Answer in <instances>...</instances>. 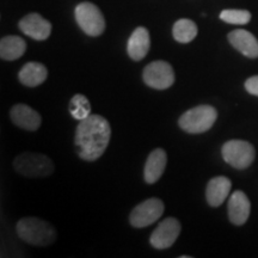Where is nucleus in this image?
<instances>
[{
    "label": "nucleus",
    "mask_w": 258,
    "mask_h": 258,
    "mask_svg": "<svg viewBox=\"0 0 258 258\" xmlns=\"http://www.w3.org/2000/svg\"><path fill=\"white\" fill-rule=\"evenodd\" d=\"M228 41L238 51L250 59L258 57V41L252 34L243 29L231 31L228 34Z\"/></svg>",
    "instance_id": "obj_13"
},
{
    "label": "nucleus",
    "mask_w": 258,
    "mask_h": 258,
    "mask_svg": "<svg viewBox=\"0 0 258 258\" xmlns=\"http://www.w3.org/2000/svg\"><path fill=\"white\" fill-rule=\"evenodd\" d=\"M245 89L246 91L253 96H258V76L251 77L245 82Z\"/></svg>",
    "instance_id": "obj_22"
},
{
    "label": "nucleus",
    "mask_w": 258,
    "mask_h": 258,
    "mask_svg": "<svg viewBox=\"0 0 258 258\" xmlns=\"http://www.w3.org/2000/svg\"><path fill=\"white\" fill-rule=\"evenodd\" d=\"M218 118L217 109L211 105H199L189 109L179 117L178 124L190 134H201L208 132Z\"/></svg>",
    "instance_id": "obj_3"
},
{
    "label": "nucleus",
    "mask_w": 258,
    "mask_h": 258,
    "mask_svg": "<svg viewBox=\"0 0 258 258\" xmlns=\"http://www.w3.org/2000/svg\"><path fill=\"white\" fill-rule=\"evenodd\" d=\"M10 117L14 124L29 132L37 131L42 123L41 115L27 104H16L12 106Z\"/></svg>",
    "instance_id": "obj_11"
},
{
    "label": "nucleus",
    "mask_w": 258,
    "mask_h": 258,
    "mask_svg": "<svg viewBox=\"0 0 258 258\" xmlns=\"http://www.w3.org/2000/svg\"><path fill=\"white\" fill-rule=\"evenodd\" d=\"M70 112L74 120H85L91 115V104L84 95H76L70 102Z\"/></svg>",
    "instance_id": "obj_20"
},
{
    "label": "nucleus",
    "mask_w": 258,
    "mask_h": 258,
    "mask_svg": "<svg viewBox=\"0 0 258 258\" xmlns=\"http://www.w3.org/2000/svg\"><path fill=\"white\" fill-rule=\"evenodd\" d=\"M256 151L250 143L244 140H230L222 146V158L235 169H246L253 163Z\"/></svg>",
    "instance_id": "obj_6"
},
{
    "label": "nucleus",
    "mask_w": 258,
    "mask_h": 258,
    "mask_svg": "<svg viewBox=\"0 0 258 258\" xmlns=\"http://www.w3.org/2000/svg\"><path fill=\"white\" fill-rule=\"evenodd\" d=\"M22 32L36 41H44L49 37L51 24L38 14H29L18 24Z\"/></svg>",
    "instance_id": "obj_10"
},
{
    "label": "nucleus",
    "mask_w": 258,
    "mask_h": 258,
    "mask_svg": "<svg viewBox=\"0 0 258 258\" xmlns=\"http://www.w3.org/2000/svg\"><path fill=\"white\" fill-rule=\"evenodd\" d=\"M232 183L227 177L218 176L208 182L206 189V199L212 207H220L231 191Z\"/></svg>",
    "instance_id": "obj_16"
},
{
    "label": "nucleus",
    "mask_w": 258,
    "mask_h": 258,
    "mask_svg": "<svg viewBox=\"0 0 258 258\" xmlns=\"http://www.w3.org/2000/svg\"><path fill=\"white\" fill-rule=\"evenodd\" d=\"M180 222L175 218H167L158 225L150 238V243L154 249L164 250L172 246L179 237Z\"/></svg>",
    "instance_id": "obj_9"
},
{
    "label": "nucleus",
    "mask_w": 258,
    "mask_h": 258,
    "mask_svg": "<svg viewBox=\"0 0 258 258\" xmlns=\"http://www.w3.org/2000/svg\"><path fill=\"white\" fill-rule=\"evenodd\" d=\"M151 47V40H150V32L146 28L139 27L135 29L129 37L128 44H127V51L128 55L131 59L134 61L143 60L145 56L147 55L148 50Z\"/></svg>",
    "instance_id": "obj_15"
},
{
    "label": "nucleus",
    "mask_w": 258,
    "mask_h": 258,
    "mask_svg": "<svg viewBox=\"0 0 258 258\" xmlns=\"http://www.w3.org/2000/svg\"><path fill=\"white\" fill-rule=\"evenodd\" d=\"M14 167L19 175L29 178L48 177L54 172V164L50 158L34 152H24L16 157Z\"/></svg>",
    "instance_id": "obj_4"
},
{
    "label": "nucleus",
    "mask_w": 258,
    "mask_h": 258,
    "mask_svg": "<svg viewBox=\"0 0 258 258\" xmlns=\"http://www.w3.org/2000/svg\"><path fill=\"white\" fill-rule=\"evenodd\" d=\"M27 43L19 36H5L0 41V56L3 60L14 61L24 55Z\"/></svg>",
    "instance_id": "obj_18"
},
{
    "label": "nucleus",
    "mask_w": 258,
    "mask_h": 258,
    "mask_svg": "<svg viewBox=\"0 0 258 258\" xmlns=\"http://www.w3.org/2000/svg\"><path fill=\"white\" fill-rule=\"evenodd\" d=\"M16 230L22 240L35 246H48L56 239V231L53 225L38 218L21 219L17 222Z\"/></svg>",
    "instance_id": "obj_2"
},
{
    "label": "nucleus",
    "mask_w": 258,
    "mask_h": 258,
    "mask_svg": "<svg viewBox=\"0 0 258 258\" xmlns=\"http://www.w3.org/2000/svg\"><path fill=\"white\" fill-rule=\"evenodd\" d=\"M173 37L179 43H189L198 36V27L190 19L183 18L177 21L172 29Z\"/></svg>",
    "instance_id": "obj_19"
},
{
    "label": "nucleus",
    "mask_w": 258,
    "mask_h": 258,
    "mask_svg": "<svg viewBox=\"0 0 258 258\" xmlns=\"http://www.w3.org/2000/svg\"><path fill=\"white\" fill-rule=\"evenodd\" d=\"M48 71L44 64L40 62H28L19 71L18 79L28 88H36L46 82Z\"/></svg>",
    "instance_id": "obj_17"
},
{
    "label": "nucleus",
    "mask_w": 258,
    "mask_h": 258,
    "mask_svg": "<svg viewBox=\"0 0 258 258\" xmlns=\"http://www.w3.org/2000/svg\"><path fill=\"white\" fill-rule=\"evenodd\" d=\"M145 84L156 90H166L175 83V72L166 61H153L145 67L143 73Z\"/></svg>",
    "instance_id": "obj_7"
},
{
    "label": "nucleus",
    "mask_w": 258,
    "mask_h": 258,
    "mask_svg": "<svg viewBox=\"0 0 258 258\" xmlns=\"http://www.w3.org/2000/svg\"><path fill=\"white\" fill-rule=\"evenodd\" d=\"M164 213V203L161 200L152 198L138 205L131 213L129 221L135 228H144L158 221Z\"/></svg>",
    "instance_id": "obj_8"
},
{
    "label": "nucleus",
    "mask_w": 258,
    "mask_h": 258,
    "mask_svg": "<svg viewBox=\"0 0 258 258\" xmlns=\"http://www.w3.org/2000/svg\"><path fill=\"white\" fill-rule=\"evenodd\" d=\"M167 164V154L163 148H156L148 156L145 164L144 176L148 184H154L160 179Z\"/></svg>",
    "instance_id": "obj_14"
},
{
    "label": "nucleus",
    "mask_w": 258,
    "mask_h": 258,
    "mask_svg": "<svg viewBox=\"0 0 258 258\" xmlns=\"http://www.w3.org/2000/svg\"><path fill=\"white\" fill-rule=\"evenodd\" d=\"M251 203L243 191L237 190L232 194L228 201V218L235 226H241L250 217Z\"/></svg>",
    "instance_id": "obj_12"
},
{
    "label": "nucleus",
    "mask_w": 258,
    "mask_h": 258,
    "mask_svg": "<svg viewBox=\"0 0 258 258\" xmlns=\"http://www.w3.org/2000/svg\"><path fill=\"white\" fill-rule=\"evenodd\" d=\"M111 128L103 116L90 115L79 122L74 137V145L83 160L95 161L103 156L109 146Z\"/></svg>",
    "instance_id": "obj_1"
},
{
    "label": "nucleus",
    "mask_w": 258,
    "mask_h": 258,
    "mask_svg": "<svg viewBox=\"0 0 258 258\" xmlns=\"http://www.w3.org/2000/svg\"><path fill=\"white\" fill-rule=\"evenodd\" d=\"M221 21L228 24L244 25L251 19V14L246 10H224L220 14Z\"/></svg>",
    "instance_id": "obj_21"
},
{
    "label": "nucleus",
    "mask_w": 258,
    "mask_h": 258,
    "mask_svg": "<svg viewBox=\"0 0 258 258\" xmlns=\"http://www.w3.org/2000/svg\"><path fill=\"white\" fill-rule=\"evenodd\" d=\"M77 23L89 36H99L105 30V19L101 10L92 3H82L74 11Z\"/></svg>",
    "instance_id": "obj_5"
}]
</instances>
